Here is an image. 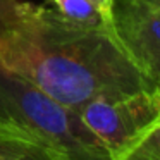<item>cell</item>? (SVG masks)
I'll use <instances>...</instances> for the list:
<instances>
[{"instance_id": "1", "label": "cell", "mask_w": 160, "mask_h": 160, "mask_svg": "<svg viewBox=\"0 0 160 160\" xmlns=\"http://www.w3.org/2000/svg\"><path fill=\"white\" fill-rule=\"evenodd\" d=\"M0 64L72 112L98 97L157 90L108 26H86L26 2L0 35Z\"/></svg>"}, {"instance_id": "2", "label": "cell", "mask_w": 160, "mask_h": 160, "mask_svg": "<svg viewBox=\"0 0 160 160\" xmlns=\"http://www.w3.org/2000/svg\"><path fill=\"white\" fill-rule=\"evenodd\" d=\"M0 139L35 160H112L76 112L2 64Z\"/></svg>"}, {"instance_id": "3", "label": "cell", "mask_w": 160, "mask_h": 160, "mask_svg": "<svg viewBox=\"0 0 160 160\" xmlns=\"http://www.w3.org/2000/svg\"><path fill=\"white\" fill-rule=\"evenodd\" d=\"M83 124L117 160L160 121L158 90L119 97H98L78 110Z\"/></svg>"}, {"instance_id": "4", "label": "cell", "mask_w": 160, "mask_h": 160, "mask_svg": "<svg viewBox=\"0 0 160 160\" xmlns=\"http://www.w3.org/2000/svg\"><path fill=\"white\" fill-rule=\"evenodd\" d=\"M108 28L136 67L160 90V0H110Z\"/></svg>"}, {"instance_id": "5", "label": "cell", "mask_w": 160, "mask_h": 160, "mask_svg": "<svg viewBox=\"0 0 160 160\" xmlns=\"http://www.w3.org/2000/svg\"><path fill=\"white\" fill-rule=\"evenodd\" d=\"M57 12L86 26H108V16L93 0H52Z\"/></svg>"}, {"instance_id": "6", "label": "cell", "mask_w": 160, "mask_h": 160, "mask_svg": "<svg viewBox=\"0 0 160 160\" xmlns=\"http://www.w3.org/2000/svg\"><path fill=\"white\" fill-rule=\"evenodd\" d=\"M117 160H160V121L155 122Z\"/></svg>"}, {"instance_id": "7", "label": "cell", "mask_w": 160, "mask_h": 160, "mask_svg": "<svg viewBox=\"0 0 160 160\" xmlns=\"http://www.w3.org/2000/svg\"><path fill=\"white\" fill-rule=\"evenodd\" d=\"M24 5L22 0H0V35L16 22Z\"/></svg>"}, {"instance_id": "8", "label": "cell", "mask_w": 160, "mask_h": 160, "mask_svg": "<svg viewBox=\"0 0 160 160\" xmlns=\"http://www.w3.org/2000/svg\"><path fill=\"white\" fill-rule=\"evenodd\" d=\"M0 160H35L31 155L11 143L0 139Z\"/></svg>"}, {"instance_id": "9", "label": "cell", "mask_w": 160, "mask_h": 160, "mask_svg": "<svg viewBox=\"0 0 160 160\" xmlns=\"http://www.w3.org/2000/svg\"><path fill=\"white\" fill-rule=\"evenodd\" d=\"M95 4L98 5V7H102L105 12H107V16H108V5H110V0H93Z\"/></svg>"}, {"instance_id": "10", "label": "cell", "mask_w": 160, "mask_h": 160, "mask_svg": "<svg viewBox=\"0 0 160 160\" xmlns=\"http://www.w3.org/2000/svg\"><path fill=\"white\" fill-rule=\"evenodd\" d=\"M158 93H160V90H158Z\"/></svg>"}]
</instances>
